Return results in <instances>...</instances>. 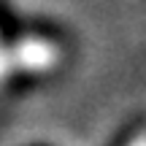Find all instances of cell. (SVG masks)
<instances>
[{
    "instance_id": "1",
    "label": "cell",
    "mask_w": 146,
    "mask_h": 146,
    "mask_svg": "<svg viewBox=\"0 0 146 146\" xmlns=\"http://www.w3.org/2000/svg\"><path fill=\"white\" fill-rule=\"evenodd\" d=\"M130 146H146V133H141V135H135L130 141Z\"/></svg>"
}]
</instances>
